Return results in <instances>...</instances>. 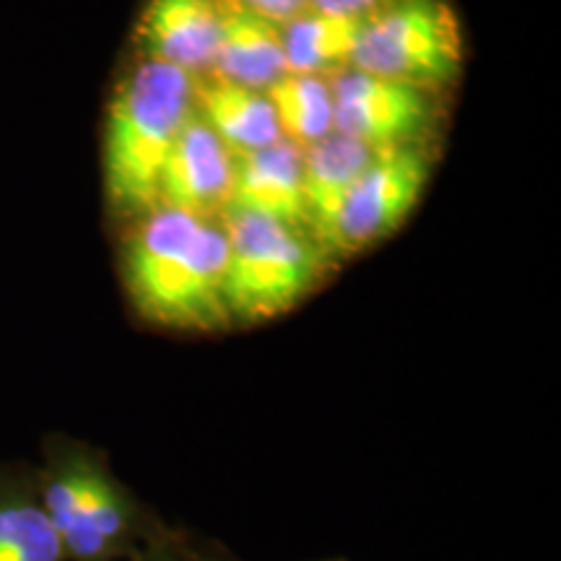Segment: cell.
I'll return each instance as SVG.
<instances>
[{"label":"cell","instance_id":"1","mask_svg":"<svg viewBox=\"0 0 561 561\" xmlns=\"http://www.w3.org/2000/svg\"><path fill=\"white\" fill-rule=\"evenodd\" d=\"M227 240L219 219L157 206L133 224L123 248V280L140 318L170 331H224Z\"/></svg>","mask_w":561,"mask_h":561},{"label":"cell","instance_id":"2","mask_svg":"<svg viewBox=\"0 0 561 561\" xmlns=\"http://www.w3.org/2000/svg\"><path fill=\"white\" fill-rule=\"evenodd\" d=\"M193 117V79L140 58L117 83L104 121V193L112 210L140 219L159 206V180L174 140Z\"/></svg>","mask_w":561,"mask_h":561},{"label":"cell","instance_id":"3","mask_svg":"<svg viewBox=\"0 0 561 561\" xmlns=\"http://www.w3.org/2000/svg\"><path fill=\"white\" fill-rule=\"evenodd\" d=\"M227 240L224 301L231 325H257L286 314L318 289L331 257L307 231L227 208L219 216Z\"/></svg>","mask_w":561,"mask_h":561},{"label":"cell","instance_id":"4","mask_svg":"<svg viewBox=\"0 0 561 561\" xmlns=\"http://www.w3.org/2000/svg\"><path fill=\"white\" fill-rule=\"evenodd\" d=\"M462 58L460 21L447 0H390L362 19L351 68L439 94L458 81Z\"/></svg>","mask_w":561,"mask_h":561},{"label":"cell","instance_id":"5","mask_svg":"<svg viewBox=\"0 0 561 561\" xmlns=\"http://www.w3.org/2000/svg\"><path fill=\"white\" fill-rule=\"evenodd\" d=\"M432 151L426 144L380 151L356 180L320 248L331 257H348L388 240L419 206L432 178Z\"/></svg>","mask_w":561,"mask_h":561},{"label":"cell","instance_id":"6","mask_svg":"<svg viewBox=\"0 0 561 561\" xmlns=\"http://www.w3.org/2000/svg\"><path fill=\"white\" fill-rule=\"evenodd\" d=\"M333 128L371 151L426 144L439 117L437 91L346 68L331 79Z\"/></svg>","mask_w":561,"mask_h":561},{"label":"cell","instance_id":"7","mask_svg":"<svg viewBox=\"0 0 561 561\" xmlns=\"http://www.w3.org/2000/svg\"><path fill=\"white\" fill-rule=\"evenodd\" d=\"M224 0H146L136 24L140 58L201 79L214 70Z\"/></svg>","mask_w":561,"mask_h":561},{"label":"cell","instance_id":"8","mask_svg":"<svg viewBox=\"0 0 561 561\" xmlns=\"http://www.w3.org/2000/svg\"><path fill=\"white\" fill-rule=\"evenodd\" d=\"M231 172L234 153L193 115L161 170L159 206L201 219H219L229 206Z\"/></svg>","mask_w":561,"mask_h":561},{"label":"cell","instance_id":"9","mask_svg":"<svg viewBox=\"0 0 561 561\" xmlns=\"http://www.w3.org/2000/svg\"><path fill=\"white\" fill-rule=\"evenodd\" d=\"M227 208L265 216L310 234L301 195V149L280 138L265 149L234 157Z\"/></svg>","mask_w":561,"mask_h":561},{"label":"cell","instance_id":"10","mask_svg":"<svg viewBox=\"0 0 561 561\" xmlns=\"http://www.w3.org/2000/svg\"><path fill=\"white\" fill-rule=\"evenodd\" d=\"M193 115L240 157L280 140V130L265 91L229 83L216 76L193 79Z\"/></svg>","mask_w":561,"mask_h":561},{"label":"cell","instance_id":"11","mask_svg":"<svg viewBox=\"0 0 561 561\" xmlns=\"http://www.w3.org/2000/svg\"><path fill=\"white\" fill-rule=\"evenodd\" d=\"M286 55L280 26L224 0V19L214 70L208 76L240 87L265 91L286 76Z\"/></svg>","mask_w":561,"mask_h":561},{"label":"cell","instance_id":"12","mask_svg":"<svg viewBox=\"0 0 561 561\" xmlns=\"http://www.w3.org/2000/svg\"><path fill=\"white\" fill-rule=\"evenodd\" d=\"M380 151L333 130L318 144L301 149V195H305L307 229L320 244L356 180Z\"/></svg>","mask_w":561,"mask_h":561},{"label":"cell","instance_id":"13","mask_svg":"<svg viewBox=\"0 0 561 561\" xmlns=\"http://www.w3.org/2000/svg\"><path fill=\"white\" fill-rule=\"evenodd\" d=\"M359 26L362 19L333 16V13L314 9L301 11L299 16L280 26L286 70L299 76L333 79L335 73L351 68Z\"/></svg>","mask_w":561,"mask_h":561},{"label":"cell","instance_id":"14","mask_svg":"<svg viewBox=\"0 0 561 561\" xmlns=\"http://www.w3.org/2000/svg\"><path fill=\"white\" fill-rule=\"evenodd\" d=\"M265 96L276 115L280 138L297 149H307L335 130L331 79L286 73L265 89Z\"/></svg>","mask_w":561,"mask_h":561},{"label":"cell","instance_id":"15","mask_svg":"<svg viewBox=\"0 0 561 561\" xmlns=\"http://www.w3.org/2000/svg\"><path fill=\"white\" fill-rule=\"evenodd\" d=\"M81 500L76 515L60 530L62 551L79 559H96L123 536L125 515L123 500L110 481L91 468H81Z\"/></svg>","mask_w":561,"mask_h":561},{"label":"cell","instance_id":"16","mask_svg":"<svg viewBox=\"0 0 561 561\" xmlns=\"http://www.w3.org/2000/svg\"><path fill=\"white\" fill-rule=\"evenodd\" d=\"M62 543L45 510L0 504V561H60Z\"/></svg>","mask_w":561,"mask_h":561},{"label":"cell","instance_id":"17","mask_svg":"<svg viewBox=\"0 0 561 561\" xmlns=\"http://www.w3.org/2000/svg\"><path fill=\"white\" fill-rule=\"evenodd\" d=\"M231 3H237L250 13H257V16L268 19L278 26H284L286 21L310 9V0H231Z\"/></svg>","mask_w":561,"mask_h":561},{"label":"cell","instance_id":"18","mask_svg":"<svg viewBox=\"0 0 561 561\" xmlns=\"http://www.w3.org/2000/svg\"><path fill=\"white\" fill-rule=\"evenodd\" d=\"M390 0H310V9L333 13V16L346 19H367L369 13L382 9Z\"/></svg>","mask_w":561,"mask_h":561}]
</instances>
